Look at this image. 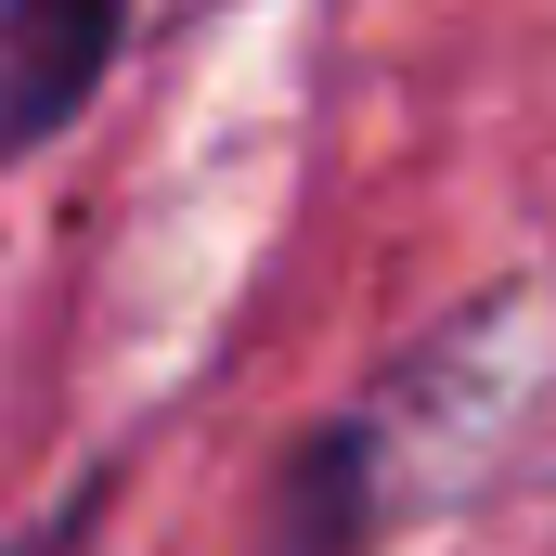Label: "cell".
<instances>
[{"label":"cell","instance_id":"obj_1","mask_svg":"<svg viewBox=\"0 0 556 556\" xmlns=\"http://www.w3.org/2000/svg\"><path fill=\"white\" fill-rule=\"evenodd\" d=\"M556 376V298L492 285L453 324H427L402 363H376L311 427L260 492V556H389L415 518H440Z\"/></svg>","mask_w":556,"mask_h":556},{"label":"cell","instance_id":"obj_2","mask_svg":"<svg viewBox=\"0 0 556 556\" xmlns=\"http://www.w3.org/2000/svg\"><path fill=\"white\" fill-rule=\"evenodd\" d=\"M181 0H0V155H39L91 117V91L130 65Z\"/></svg>","mask_w":556,"mask_h":556},{"label":"cell","instance_id":"obj_3","mask_svg":"<svg viewBox=\"0 0 556 556\" xmlns=\"http://www.w3.org/2000/svg\"><path fill=\"white\" fill-rule=\"evenodd\" d=\"M13 556H91V505H65L52 531H26V544H13Z\"/></svg>","mask_w":556,"mask_h":556}]
</instances>
